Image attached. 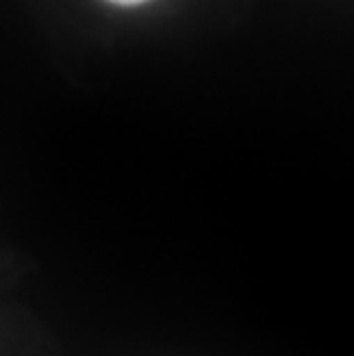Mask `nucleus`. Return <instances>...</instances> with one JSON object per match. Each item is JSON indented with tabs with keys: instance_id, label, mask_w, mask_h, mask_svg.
<instances>
[{
	"instance_id": "f257e3e1",
	"label": "nucleus",
	"mask_w": 354,
	"mask_h": 356,
	"mask_svg": "<svg viewBox=\"0 0 354 356\" xmlns=\"http://www.w3.org/2000/svg\"><path fill=\"white\" fill-rule=\"evenodd\" d=\"M113 5H122V7H136V5H145L150 0H108Z\"/></svg>"
}]
</instances>
